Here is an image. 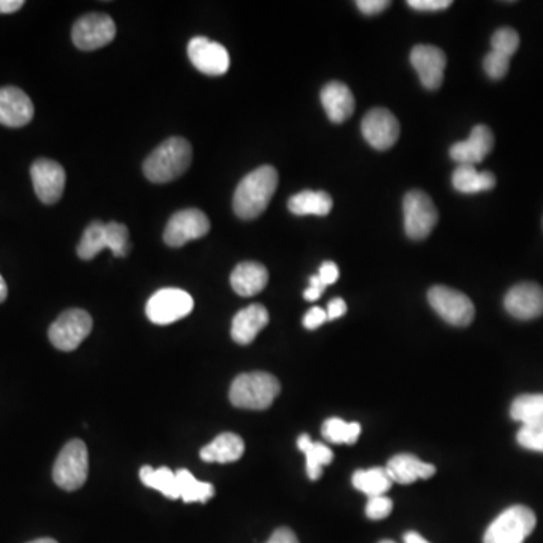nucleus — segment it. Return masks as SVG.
Returning a JSON list of instances; mask_svg holds the SVG:
<instances>
[{"label":"nucleus","mask_w":543,"mask_h":543,"mask_svg":"<svg viewBox=\"0 0 543 543\" xmlns=\"http://www.w3.org/2000/svg\"><path fill=\"white\" fill-rule=\"evenodd\" d=\"M277 188L278 172L274 166L264 165L249 172L234 192V213L245 221L257 218L267 209Z\"/></svg>","instance_id":"obj_1"},{"label":"nucleus","mask_w":543,"mask_h":543,"mask_svg":"<svg viewBox=\"0 0 543 543\" xmlns=\"http://www.w3.org/2000/svg\"><path fill=\"white\" fill-rule=\"evenodd\" d=\"M191 163V144L185 138H169L147 157L142 169L153 183H169L185 174Z\"/></svg>","instance_id":"obj_2"},{"label":"nucleus","mask_w":543,"mask_h":543,"mask_svg":"<svg viewBox=\"0 0 543 543\" xmlns=\"http://www.w3.org/2000/svg\"><path fill=\"white\" fill-rule=\"evenodd\" d=\"M281 393V384L274 375L264 372L243 373L234 379L230 400L236 408L264 411Z\"/></svg>","instance_id":"obj_3"},{"label":"nucleus","mask_w":543,"mask_h":543,"mask_svg":"<svg viewBox=\"0 0 543 543\" xmlns=\"http://www.w3.org/2000/svg\"><path fill=\"white\" fill-rule=\"evenodd\" d=\"M536 522V515L528 507L519 504L509 507L489 525L483 543H524Z\"/></svg>","instance_id":"obj_4"},{"label":"nucleus","mask_w":543,"mask_h":543,"mask_svg":"<svg viewBox=\"0 0 543 543\" xmlns=\"http://www.w3.org/2000/svg\"><path fill=\"white\" fill-rule=\"evenodd\" d=\"M88 448L80 439L67 442L53 467V480L64 491H77L88 479Z\"/></svg>","instance_id":"obj_5"},{"label":"nucleus","mask_w":543,"mask_h":543,"mask_svg":"<svg viewBox=\"0 0 543 543\" xmlns=\"http://www.w3.org/2000/svg\"><path fill=\"white\" fill-rule=\"evenodd\" d=\"M427 299L435 313L450 325L464 328L473 323L476 308L464 293L450 287L435 286L427 293Z\"/></svg>","instance_id":"obj_6"},{"label":"nucleus","mask_w":543,"mask_h":543,"mask_svg":"<svg viewBox=\"0 0 543 543\" xmlns=\"http://www.w3.org/2000/svg\"><path fill=\"white\" fill-rule=\"evenodd\" d=\"M93 331V317L86 311L73 308L65 311L53 322L49 329V338L56 349L62 352L76 350Z\"/></svg>","instance_id":"obj_7"},{"label":"nucleus","mask_w":543,"mask_h":543,"mask_svg":"<svg viewBox=\"0 0 543 543\" xmlns=\"http://www.w3.org/2000/svg\"><path fill=\"white\" fill-rule=\"evenodd\" d=\"M194 299L185 290L162 289L148 301L145 313L154 325H171L194 310Z\"/></svg>","instance_id":"obj_8"},{"label":"nucleus","mask_w":543,"mask_h":543,"mask_svg":"<svg viewBox=\"0 0 543 543\" xmlns=\"http://www.w3.org/2000/svg\"><path fill=\"white\" fill-rule=\"evenodd\" d=\"M405 231L409 239L423 240L432 233L438 224V210L429 195L421 191H411L403 200Z\"/></svg>","instance_id":"obj_9"},{"label":"nucleus","mask_w":543,"mask_h":543,"mask_svg":"<svg viewBox=\"0 0 543 543\" xmlns=\"http://www.w3.org/2000/svg\"><path fill=\"white\" fill-rule=\"evenodd\" d=\"M115 35H117V26L106 14H88V16L80 17L74 23L73 32H71L74 46L85 52L108 46Z\"/></svg>","instance_id":"obj_10"},{"label":"nucleus","mask_w":543,"mask_h":543,"mask_svg":"<svg viewBox=\"0 0 543 543\" xmlns=\"http://www.w3.org/2000/svg\"><path fill=\"white\" fill-rule=\"evenodd\" d=\"M210 231L206 213L198 209H186L172 215L166 224L163 240L171 248H181L191 240L201 239Z\"/></svg>","instance_id":"obj_11"},{"label":"nucleus","mask_w":543,"mask_h":543,"mask_svg":"<svg viewBox=\"0 0 543 543\" xmlns=\"http://www.w3.org/2000/svg\"><path fill=\"white\" fill-rule=\"evenodd\" d=\"M361 132L366 141L376 150H390L399 141V120L388 109H372L362 120Z\"/></svg>","instance_id":"obj_12"},{"label":"nucleus","mask_w":543,"mask_h":543,"mask_svg":"<svg viewBox=\"0 0 543 543\" xmlns=\"http://www.w3.org/2000/svg\"><path fill=\"white\" fill-rule=\"evenodd\" d=\"M188 55L192 65L207 76H224L230 70V53L222 44L209 38H192Z\"/></svg>","instance_id":"obj_13"},{"label":"nucleus","mask_w":543,"mask_h":543,"mask_svg":"<svg viewBox=\"0 0 543 543\" xmlns=\"http://www.w3.org/2000/svg\"><path fill=\"white\" fill-rule=\"evenodd\" d=\"M34 191L41 203H58L64 194L65 171L58 162L49 159H38L31 166Z\"/></svg>","instance_id":"obj_14"},{"label":"nucleus","mask_w":543,"mask_h":543,"mask_svg":"<svg viewBox=\"0 0 543 543\" xmlns=\"http://www.w3.org/2000/svg\"><path fill=\"white\" fill-rule=\"evenodd\" d=\"M411 64L420 77L421 85L429 91H436L444 80L447 56L441 49L429 44L415 46L411 52Z\"/></svg>","instance_id":"obj_15"},{"label":"nucleus","mask_w":543,"mask_h":543,"mask_svg":"<svg viewBox=\"0 0 543 543\" xmlns=\"http://www.w3.org/2000/svg\"><path fill=\"white\" fill-rule=\"evenodd\" d=\"M504 308L518 320H533L543 316V287L536 283L516 284L507 292Z\"/></svg>","instance_id":"obj_16"},{"label":"nucleus","mask_w":543,"mask_h":543,"mask_svg":"<svg viewBox=\"0 0 543 543\" xmlns=\"http://www.w3.org/2000/svg\"><path fill=\"white\" fill-rule=\"evenodd\" d=\"M34 103L22 89L0 88V124L5 127L26 126L34 118Z\"/></svg>","instance_id":"obj_17"},{"label":"nucleus","mask_w":543,"mask_h":543,"mask_svg":"<svg viewBox=\"0 0 543 543\" xmlns=\"http://www.w3.org/2000/svg\"><path fill=\"white\" fill-rule=\"evenodd\" d=\"M494 142V133L491 132V129L479 124L471 130L470 138L467 141L456 142L450 148V157L459 165H476L488 157L494 148Z\"/></svg>","instance_id":"obj_18"},{"label":"nucleus","mask_w":543,"mask_h":543,"mask_svg":"<svg viewBox=\"0 0 543 543\" xmlns=\"http://www.w3.org/2000/svg\"><path fill=\"white\" fill-rule=\"evenodd\" d=\"M320 100H322L323 109L332 123H344L355 112V97L344 83L329 82L322 89Z\"/></svg>","instance_id":"obj_19"},{"label":"nucleus","mask_w":543,"mask_h":543,"mask_svg":"<svg viewBox=\"0 0 543 543\" xmlns=\"http://www.w3.org/2000/svg\"><path fill=\"white\" fill-rule=\"evenodd\" d=\"M269 323V313L260 304L249 305L234 316L231 325V338L237 344L252 343L257 338L258 332L266 328Z\"/></svg>","instance_id":"obj_20"},{"label":"nucleus","mask_w":543,"mask_h":543,"mask_svg":"<svg viewBox=\"0 0 543 543\" xmlns=\"http://www.w3.org/2000/svg\"><path fill=\"white\" fill-rule=\"evenodd\" d=\"M385 470L391 482L399 483V485H411L420 479H430L436 473V468L432 464H426L417 456L408 455V453L391 458Z\"/></svg>","instance_id":"obj_21"},{"label":"nucleus","mask_w":543,"mask_h":543,"mask_svg":"<svg viewBox=\"0 0 543 543\" xmlns=\"http://www.w3.org/2000/svg\"><path fill=\"white\" fill-rule=\"evenodd\" d=\"M231 287L234 292L243 298L258 295L266 289L269 281V272L263 264L257 261H243L237 264L231 274Z\"/></svg>","instance_id":"obj_22"},{"label":"nucleus","mask_w":543,"mask_h":543,"mask_svg":"<svg viewBox=\"0 0 543 543\" xmlns=\"http://www.w3.org/2000/svg\"><path fill=\"white\" fill-rule=\"evenodd\" d=\"M245 453V442L236 433H222L201 450V459L209 464H231Z\"/></svg>","instance_id":"obj_23"},{"label":"nucleus","mask_w":543,"mask_h":543,"mask_svg":"<svg viewBox=\"0 0 543 543\" xmlns=\"http://www.w3.org/2000/svg\"><path fill=\"white\" fill-rule=\"evenodd\" d=\"M451 183L461 194H479L491 191L497 185V178L492 172H479L474 165H458L453 172Z\"/></svg>","instance_id":"obj_24"},{"label":"nucleus","mask_w":543,"mask_h":543,"mask_svg":"<svg viewBox=\"0 0 543 543\" xmlns=\"http://www.w3.org/2000/svg\"><path fill=\"white\" fill-rule=\"evenodd\" d=\"M332 206L331 195L326 192H299L289 200V210L296 216H328Z\"/></svg>","instance_id":"obj_25"},{"label":"nucleus","mask_w":543,"mask_h":543,"mask_svg":"<svg viewBox=\"0 0 543 543\" xmlns=\"http://www.w3.org/2000/svg\"><path fill=\"white\" fill-rule=\"evenodd\" d=\"M298 448L304 451L305 458H307L308 477L316 482L322 476L323 467L331 464L334 453H332L328 445L322 444V442H314L307 433L299 436Z\"/></svg>","instance_id":"obj_26"},{"label":"nucleus","mask_w":543,"mask_h":543,"mask_svg":"<svg viewBox=\"0 0 543 543\" xmlns=\"http://www.w3.org/2000/svg\"><path fill=\"white\" fill-rule=\"evenodd\" d=\"M352 485L367 497H381L390 491L391 482L385 468H370V470H359L353 474Z\"/></svg>","instance_id":"obj_27"},{"label":"nucleus","mask_w":543,"mask_h":543,"mask_svg":"<svg viewBox=\"0 0 543 543\" xmlns=\"http://www.w3.org/2000/svg\"><path fill=\"white\" fill-rule=\"evenodd\" d=\"M139 476H141V482L145 486L156 489L160 494L165 495L166 498H171V500H178L180 498L177 474L169 470V468L162 467L154 470V468L145 465V467L141 468Z\"/></svg>","instance_id":"obj_28"},{"label":"nucleus","mask_w":543,"mask_h":543,"mask_svg":"<svg viewBox=\"0 0 543 543\" xmlns=\"http://www.w3.org/2000/svg\"><path fill=\"white\" fill-rule=\"evenodd\" d=\"M510 417L522 423V426L543 423V394H522L516 397L510 406Z\"/></svg>","instance_id":"obj_29"},{"label":"nucleus","mask_w":543,"mask_h":543,"mask_svg":"<svg viewBox=\"0 0 543 543\" xmlns=\"http://www.w3.org/2000/svg\"><path fill=\"white\" fill-rule=\"evenodd\" d=\"M175 474H177L180 498L185 503H206L215 495L213 485L200 482L188 470H178Z\"/></svg>","instance_id":"obj_30"},{"label":"nucleus","mask_w":543,"mask_h":543,"mask_svg":"<svg viewBox=\"0 0 543 543\" xmlns=\"http://www.w3.org/2000/svg\"><path fill=\"white\" fill-rule=\"evenodd\" d=\"M103 249H109L106 224L96 221L93 224H89V227L83 233L79 246H77V255L82 260H93Z\"/></svg>","instance_id":"obj_31"},{"label":"nucleus","mask_w":543,"mask_h":543,"mask_svg":"<svg viewBox=\"0 0 543 543\" xmlns=\"http://www.w3.org/2000/svg\"><path fill=\"white\" fill-rule=\"evenodd\" d=\"M361 430V424L356 423V421L347 423L341 418L332 417L323 423L322 435L326 441L332 442V444L352 445L358 441Z\"/></svg>","instance_id":"obj_32"},{"label":"nucleus","mask_w":543,"mask_h":543,"mask_svg":"<svg viewBox=\"0 0 543 543\" xmlns=\"http://www.w3.org/2000/svg\"><path fill=\"white\" fill-rule=\"evenodd\" d=\"M106 233H108L109 251L114 254V257H126L132 249L129 242V228L118 222H109L106 224Z\"/></svg>","instance_id":"obj_33"},{"label":"nucleus","mask_w":543,"mask_h":543,"mask_svg":"<svg viewBox=\"0 0 543 543\" xmlns=\"http://www.w3.org/2000/svg\"><path fill=\"white\" fill-rule=\"evenodd\" d=\"M492 52L512 58L519 49V35L515 29L501 28L495 31L491 40Z\"/></svg>","instance_id":"obj_34"},{"label":"nucleus","mask_w":543,"mask_h":543,"mask_svg":"<svg viewBox=\"0 0 543 543\" xmlns=\"http://www.w3.org/2000/svg\"><path fill=\"white\" fill-rule=\"evenodd\" d=\"M518 444L527 450L543 453V423L527 424L519 429Z\"/></svg>","instance_id":"obj_35"},{"label":"nucleus","mask_w":543,"mask_h":543,"mask_svg":"<svg viewBox=\"0 0 543 543\" xmlns=\"http://www.w3.org/2000/svg\"><path fill=\"white\" fill-rule=\"evenodd\" d=\"M483 67L491 79L500 80L509 73L510 58L491 50L483 61Z\"/></svg>","instance_id":"obj_36"},{"label":"nucleus","mask_w":543,"mask_h":543,"mask_svg":"<svg viewBox=\"0 0 543 543\" xmlns=\"http://www.w3.org/2000/svg\"><path fill=\"white\" fill-rule=\"evenodd\" d=\"M393 512V501L390 498L381 495V497L369 498V503L366 507V515L373 521H381V519L390 516Z\"/></svg>","instance_id":"obj_37"},{"label":"nucleus","mask_w":543,"mask_h":543,"mask_svg":"<svg viewBox=\"0 0 543 543\" xmlns=\"http://www.w3.org/2000/svg\"><path fill=\"white\" fill-rule=\"evenodd\" d=\"M453 5L451 0H409L408 7L412 10L435 13V11L447 10Z\"/></svg>","instance_id":"obj_38"},{"label":"nucleus","mask_w":543,"mask_h":543,"mask_svg":"<svg viewBox=\"0 0 543 543\" xmlns=\"http://www.w3.org/2000/svg\"><path fill=\"white\" fill-rule=\"evenodd\" d=\"M391 2L388 0H358L356 2V7L361 13L366 14V16H376V14H381L382 11L387 10L390 7Z\"/></svg>","instance_id":"obj_39"},{"label":"nucleus","mask_w":543,"mask_h":543,"mask_svg":"<svg viewBox=\"0 0 543 543\" xmlns=\"http://www.w3.org/2000/svg\"><path fill=\"white\" fill-rule=\"evenodd\" d=\"M317 277H319L320 281L328 287L331 286V284L337 283L338 278H340V270H338V266L334 261H325V263L320 266Z\"/></svg>","instance_id":"obj_40"},{"label":"nucleus","mask_w":543,"mask_h":543,"mask_svg":"<svg viewBox=\"0 0 543 543\" xmlns=\"http://www.w3.org/2000/svg\"><path fill=\"white\" fill-rule=\"evenodd\" d=\"M326 320H328L326 311L323 310V308L314 307L305 314L304 326L305 328L310 329V331H314V329L320 328Z\"/></svg>","instance_id":"obj_41"},{"label":"nucleus","mask_w":543,"mask_h":543,"mask_svg":"<svg viewBox=\"0 0 543 543\" xmlns=\"http://www.w3.org/2000/svg\"><path fill=\"white\" fill-rule=\"evenodd\" d=\"M325 289L326 286L320 281V278L317 275H313L310 278V287L304 292V298L310 302L317 301L322 296V293L325 292Z\"/></svg>","instance_id":"obj_42"},{"label":"nucleus","mask_w":543,"mask_h":543,"mask_svg":"<svg viewBox=\"0 0 543 543\" xmlns=\"http://www.w3.org/2000/svg\"><path fill=\"white\" fill-rule=\"evenodd\" d=\"M267 543H299V540L290 528L283 527L275 530Z\"/></svg>","instance_id":"obj_43"},{"label":"nucleus","mask_w":543,"mask_h":543,"mask_svg":"<svg viewBox=\"0 0 543 543\" xmlns=\"http://www.w3.org/2000/svg\"><path fill=\"white\" fill-rule=\"evenodd\" d=\"M346 311V302L341 298H335L329 302L328 308H326V316H328V320L340 319V317H343L344 314H346Z\"/></svg>","instance_id":"obj_44"},{"label":"nucleus","mask_w":543,"mask_h":543,"mask_svg":"<svg viewBox=\"0 0 543 543\" xmlns=\"http://www.w3.org/2000/svg\"><path fill=\"white\" fill-rule=\"evenodd\" d=\"M23 0H0V14H13L22 10Z\"/></svg>","instance_id":"obj_45"},{"label":"nucleus","mask_w":543,"mask_h":543,"mask_svg":"<svg viewBox=\"0 0 543 543\" xmlns=\"http://www.w3.org/2000/svg\"><path fill=\"white\" fill-rule=\"evenodd\" d=\"M403 540H405V543H430L429 540L424 539L421 534L415 533V531H409V533H406Z\"/></svg>","instance_id":"obj_46"},{"label":"nucleus","mask_w":543,"mask_h":543,"mask_svg":"<svg viewBox=\"0 0 543 543\" xmlns=\"http://www.w3.org/2000/svg\"><path fill=\"white\" fill-rule=\"evenodd\" d=\"M8 296V286L7 283H5L4 277L0 275V304L7 299Z\"/></svg>","instance_id":"obj_47"},{"label":"nucleus","mask_w":543,"mask_h":543,"mask_svg":"<svg viewBox=\"0 0 543 543\" xmlns=\"http://www.w3.org/2000/svg\"><path fill=\"white\" fill-rule=\"evenodd\" d=\"M29 543H58V542H56V540H53V539H38V540H34V542H29Z\"/></svg>","instance_id":"obj_48"},{"label":"nucleus","mask_w":543,"mask_h":543,"mask_svg":"<svg viewBox=\"0 0 543 543\" xmlns=\"http://www.w3.org/2000/svg\"><path fill=\"white\" fill-rule=\"evenodd\" d=\"M379 543H394L393 540H382V542Z\"/></svg>","instance_id":"obj_49"}]
</instances>
